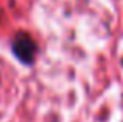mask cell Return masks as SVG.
<instances>
[{"mask_svg": "<svg viewBox=\"0 0 123 122\" xmlns=\"http://www.w3.org/2000/svg\"><path fill=\"white\" fill-rule=\"evenodd\" d=\"M12 54L18 57L23 65H32L37 54V45L32 36L27 32H18L12 40Z\"/></svg>", "mask_w": 123, "mask_h": 122, "instance_id": "cell-1", "label": "cell"}]
</instances>
